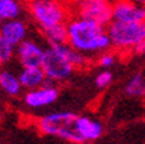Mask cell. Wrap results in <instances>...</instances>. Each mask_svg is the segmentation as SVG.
Here are the masks:
<instances>
[{
    "label": "cell",
    "instance_id": "obj_10",
    "mask_svg": "<svg viewBox=\"0 0 145 144\" xmlns=\"http://www.w3.org/2000/svg\"><path fill=\"white\" fill-rule=\"evenodd\" d=\"M0 30H2V37L9 40L14 46L22 43L27 35V26L20 19L6 20V22H3L0 25Z\"/></svg>",
    "mask_w": 145,
    "mask_h": 144
},
{
    "label": "cell",
    "instance_id": "obj_13",
    "mask_svg": "<svg viewBox=\"0 0 145 144\" xmlns=\"http://www.w3.org/2000/svg\"><path fill=\"white\" fill-rule=\"evenodd\" d=\"M0 88L10 97H17L23 89L19 75H14L13 72L6 69L0 71Z\"/></svg>",
    "mask_w": 145,
    "mask_h": 144
},
{
    "label": "cell",
    "instance_id": "obj_14",
    "mask_svg": "<svg viewBox=\"0 0 145 144\" xmlns=\"http://www.w3.org/2000/svg\"><path fill=\"white\" fill-rule=\"evenodd\" d=\"M22 13V5L19 0H0V25L6 20L17 19Z\"/></svg>",
    "mask_w": 145,
    "mask_h": 144
},
{
    "label": "cell",
    "instance_id": "obj_15",
    "mask_svg": "<svg viewBox=\"0 0 145 144\" xmlns=\"http://www.w3.org/2000/svg\"><path fill=\"white\" fill-rule=\"evenodd\" d=\"M43 36L49 42V45H62L68 43V23L55 26L46 32H43Z\"/></svg>",
    "mask_w": 145,
    "mask_h": 144
},
{
    "label": "cell",
    "instance_id": "obj_4",
    "mask_svg": "<svg viewBox=\"0 0 145 144\" xmlns=\"http://www.w3.org/2000/svg\"><path fill=\"white\" fill-rule=\"evenodd\" d=\"M27 7L42 33L55 26L66 23L68 13L60 0H29Z\"/></svg>",
    "mask_w": 145,
    "mask_h": 144
},
{
    "label": "cell",
    "instance_id": "obj_3",
    "mask_svg": "<svg viewBox=\"0 0 145 144\" xmlns=\"http://www.w3.org/2000/svg\"><path fill=\"white\" fill-rule=\"evenodd\" d=\"M78 118L79 115L71 111L50 112L39 120L37 127L40 133H43L46 135H52V137L62 138L69 143L80 144V143H85V140L79 131Z\"/></svg>",
    "mask_w": 145,
    "mask_h": 144
},
{
    "label": "cell",
    "instance_id": "obj_8",
    "mask_svg": "<svg viewBox=\"0 0 145 144\" xmlns=\"http://www.w3.org/2000/svg\"><path fill=\"white\" fill-rule=\"evenodd\" d=\"M16 55L20 65L23 68L42 66V60L45 55V49L35 40L25 39L22 43L16 46Z\"/></svg>",
    "mask_w": 145,
    "mask_h": 144
},
{
    "label": "cell",
    "instance_id": "obj_17",
    "mask_svg": "<svg viewBox=\"0 0 145 144\" xmlns=\"http://www.w3.org/2000/svg\"><path fill=\"white\" fill-rule=\"evenodd\" d=\"M14 52H16V46L13 43H10L9 40L3 39L0 40V64H7L9 60L14 56Z\"/></svg>",
    "mask_w": 145,
    "mask_h": 144
},
{
    "label": "cell",
    "instance_id": "obj_5",
    "mask_svg": "<svg viewBox=\"0 0 145 144\" xmlns=\"http://www.w3.org/2000/svg\"><path fill=\"white\" fill-rule=\"evenodd\" d=\"M111 43L118 51H129L145 40V22L141 23H125V22H112L106 28Z\"/></svg>",
    "mask_w": 145,
    "mask_h": 144
},
{
    "label": "cell",
    "instance_id": "obj_21",
    "mask_svg": "<svg viewBox=\"0 0 145 144\" xmlns=\"http://www.w3.org/2000/svg\"><path fill=\"white\" fill-rule=\"evenodd\" d=\"M132 2L139 5V6H142V7H145V0H132Z\"/></svg>",
    "mask_w": 145,
    "mask_h": 144
},
{
    "label": "cell",
    "instance_id": "obj_12",
    "mask_svg": "<svg viewBox=\"0 0 145 144\" xmlns=\"http://www.w3.org/2000/svg\"><path fill=\"white\" fill-rule=\"evenodd\" d=\"M78 127H79V131L85 141H95L103 133V127L101 122L98 120L86 117V115H79Z\"/></svg>",
    "mask_w": 145,
    "mask_h": 144
},
{
    "label": "cell",
    "instance_id": "obj_16",
    "mask_svg": "<svg viewBox=\"0 0 145 144\" xmlns=\"http://www.w3.org/2000/svg\"><path fill=\"white\" fill-rule=\"evenodd\" d=\"M127 94L129 97H135V98H144L145 97V78L142 74H135L127 84L125 88Z\"/></svg>",
    "mask_w": 145,
    "mask_h": 144
},
{
    "label": "cell",
    "instance_id": "obj_1",
    "mask_svg": "<svg viewBox=\"0 0 145 144\" xmlns=\"http://www.w3.org/2000/svg\"><path fill=\"white\" fill-rule=\"evenodd\" d=\"M68 43L84 55L103 53L112 46L105 26L79 16L68 22Z\"/></svg>",
    "mask_w": 145,
    "mask_h": 144
},
{
    "label": "cell",
    "instance_id": "obj_11",
    "mask_svg": "<svg viewBox=\"0 0 145 144\" xmlns=\"http://www.w3.org/2000/svg\"><path fill=\"white\" fill-rule=\"evenodd\" d=\"M19 79L22 82V87L29 89H35L45 85L49 81L42 69V66H32V68H23L19 74Z\"/></svg>",
    "mask_w": 145,
    "mask_h": 144
},
{
    "label": "cell",
    "instance_id": "obj_20",
    "mask_svg": "<svg viewBox=\"0 0 145 144\" xmlns=\"http://www.w3.org/2000/svg\"><path fill=\"white\" fill-rule=\"evenodd\" d=\"M134 52L138 53V55H144V53H145V40H142L141 43H138V45L134 48Z\"/></svg>",
    "mask_w": 145,
    "mask_h": 144
},
{
    "label": "cell",
    "instance_id": "obj_9",
    "mask_svg": "<svg viewBox=\"0 0 145 144\" xmlns=\"http://www.w3.org/2000/svg\"><path fill=\"white\" fill-rule=\"evenodd\" d=\"M59 97V91L53 84H46L35 88V89H29L25 94V104L29 108H42V107H48L57 99Z\"/></svg>",
    "mask_w": 145,
    "mask_h": 144
},
{
    "label": "cell",
    "instance_id": "obj_2",
    "mask_svg": "<svg viewBox=\"0 0 145 144\" xmlns=\"http://www.w3.org/2000/svg\"><path fill=\"white\" fill-rule=\"evenodd\" d=\"M86 55L75 51L69 43L49 45L45 49L42 69L50 82H63L72 76L78 66L85 65Z\"/></svg>",
    "mask_w": 145,
    "mask_h": 144
},
{
    "label": "cell",
    "instance_id": "obj_6",
    "mask_svg": "<svg viewBox=\"0 0 145 144\" xmlns=\"http://www.w3.org/2000/svg\"><path fill=\"white\" fill-rule=\"evenodd\" d=\"M112 6L111 0H76L75 3L79 17L93 20L103 26L112 22Z\"/></svg>",
    "mask_w": 145,
    "mask_h": 144
},
{
    "label": "cell",
    "instance_id": "obj_23",
    "mask_svg": "<svg viewBox=\"0 0 145 144\" xmlns=\"http://www.w3.org/2000/svg\"><path fill=\"white\" fill-rule=\"evenodd\" d=\"M0 40H2V30H0Z\"/></svg>",
    "mask_w": 145,
    "mask_h": 144
},
{
    "label": "cell",
    "instance_id": "obj_18",
    "mask_svg": "<svg viewBox=\"0 0 145 144\" xmlns=\"http://www.w3.org/2000/svg\"><path fill=\"white\" fill-rule=\"evenodd\" d=\"M112 82V72H109L108 69H103L102 72H99L95 78V85L99 88V89H103L111 85Z\"/></svg>",
    "mask_w": 145,
    "mask_h": 144
},
{
    "label": "cell",
    "instance_id": "obj_19",
    "mask_svg": "<svg viewBox=\"0 0 145 144\" xmlns=\"http://www.w3.org/2000/svg\"><path fill=\"white\" fill-rule=\"evenodd\" d=\"M115 59H116V56L114 55V53H111V52H103V53H101V56H99V59H98V64H99V66H102L103 69H109L111 66H114L115 65Z\"/></svg>",
    "mask_w": 145,
    "mask_h": 144
},
{
    "label": "cell",
    "instance_id": "obj_22",
    "mask_svg": "<svg viewBox=\"0 0 145 144\" xmlns=\"http://www.w3.org/2000/svg\"><path fill=\"white\" fill-rule=\"evenodd\" d=\"M80 144H92V141H85V143H80Z\"/></svg>",
    "mask_w": 145,
    "mask_h": 144
},
{
    "label": "cell",
    "instance_id": "obj_7",
    "mask_svg": "<svg viewBox=\"0 0 145 144\" xmlns=\"http://www.w3.org/2000/svg\"><path fill=\"white\" fill-rule=\"evenodd\" d=\"M112 20L125 23L145 22V7L134 3L132 0H115L112 6Z\"/></svg>",
    "mask_w": 145,
    "mask_h": 144
}]
</instances>
